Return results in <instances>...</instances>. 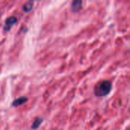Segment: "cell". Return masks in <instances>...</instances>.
I'll return each instance as SVG.
<instances>
[{
  "instance_id": "obj_1",
  "label": "cell",
  "mask_w": 130,
  "mask_h": 130,
  "mask_svg": "<svg viewBox=\"0 0 130 130\" xmlns=\"http://www.w3.org/2000/svg\"><path fill=\"white\" fill-rule=\"evenodd\" d=\"M112 90V83L109 80H104L97 84L94 88V94L98 98L107 96Z\"/></svg>"
},
{
  "instance_id": "obj_2",
  "label": "cell",
  "mask_w": 130,
  "mask_h": 130,
  "mask_svg": "<svg viewBox=\"0 0 130 130\" xmlns=\"http://www.w3.org/2000/svg\"><path fill=\"white\" fill-rule=\"evenodd\" d=\"M18 22V18L14 16H11L8 17L5 21V25H4V30L5 32L10 31V30L14 27V25Z\"/></svg>"
},
{
  "instance_id": "obj_3",
  "label": "cell",
  "mask_w": 130,
  "mask_h": 130,
  "mask_svg": "<svg viewBox=\"0 0 130 130\" xmlns=\"http://www.w3.org/2000/svg\"><path fill=\"white\" fill-rule=\"evenodd\" d=\"M28 101V98L26 97H20L15 100H14L11 103V106L13 107H18L21 105H23L24 104H25L26 102Z\"/></svg>"
},
{
  "instance_id": "obj_4",
  "label": "cell",
  "mask_w": 130,
  "mask_h": 130,
  "mask_svg": "<svg viewBox=\"0 0 130 130\" xmlns=\"http://www.w3.org/2000/svg\"><path fill=\"white\" fill-rule=\"evenodd\" d=\"M82 4L83 2L81 0H77V1H74L72 4V10L73 12L77 13L79 11L82 10Z\"/></svg>"
},
{
  "instance_id": "obj_5",
  "label": "cell",
  "mask_w": 130,
  "mask_h": 130,
  "mask_svg": "<svg viewBox=\"0 0 130 130\" xmlns=\"http://www.w3.org/2000/svg\"><path fill=\"white\" fill-rule=\"evenodd\" d=\"M43 122V119L42 117H37V118H36V119H35V120L34 121L33 124H32V125H31V126H30L31 129H33V130L38 129H39V127L42 125Z\"/></svg>"
},
{
  "instance_id": "obj_6",
  "label": "cell",
  "mask_w": 130,
  "mask_h": 130,
  "mask_svg": "<svg viewBox=\"0 0 130 130\" xmlns=\"http://www.w3.org/2000/svg\"><path fill=\"white\" fill-rule=\"evenodd\" d=\"M34 8V2L32 1H30V2H26L24 6H23V11L25 12V13H28L30 12Z\"/></svg>"
}]
</instances>
